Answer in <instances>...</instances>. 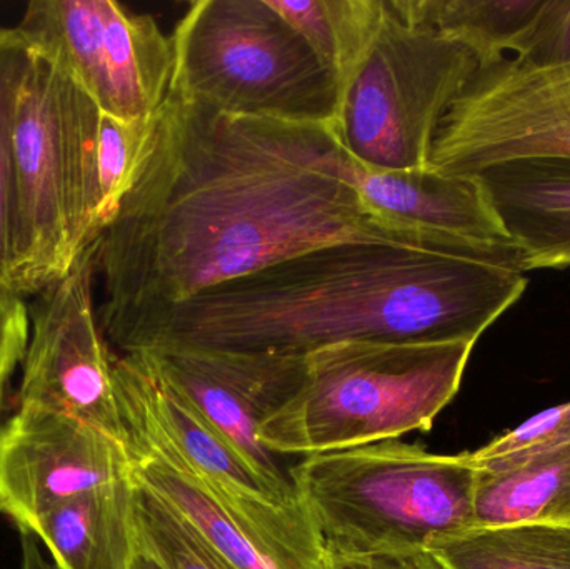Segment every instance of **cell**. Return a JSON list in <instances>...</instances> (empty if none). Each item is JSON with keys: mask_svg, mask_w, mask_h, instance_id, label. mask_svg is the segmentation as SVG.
Masks as SVG:
<instances>
[{"mask_svg": "<svg viewBox=\"0 0 570 569\" xmlns=\"http://www.w3.org/2000/svg\"><path fill=\"white\" fill-rule=\"evenodd\" d=\"M94 246L29 307L17 410L66 414L124 444L114 357L92 303ZM126 447V444H124Z\"/></svg>", "mask_w": 570, "mask_h": 569, "instance_id": "30bf717a", "label": "cell"}, {"mask_svg": "<svg viewBox=\"0 0 570 569\" xmlns=\"http://www.w3.org/2000/svg\"><path fill=\"white\" fill-rule=\"evenodd\" d=\"M130 478L87 491L37 518L27 530L56 569H130L137 558Z\"/></svg>", "mask_w": 570, "mask_h": 569, "instance_id": "e0dca14e", "label": "cell"}, {"mask_svg": "<svg viewBox=\"0 0 570 569\" xmlns=\"http://www.w3.org/2000/svg\"><path fill=\"white\" fill-rule=\"evenodd\" d=\"M332 124L227 116L170 89L149 154L94 244L104 337L137 317L341 243H468L379 219Z\"/></svg>", "mask_w": 570, "mask_h": 569, "instance_id": "6da1fadb", "label": "cell"}, {"mask_svg": "<svg viewBox=\"0 0 570 569\" xmlns=\"http://www.w3.org/2000/svg\"><path fill=\"white\" fill-rule=\"evenodd\" d=\"M139 354L167 386L189 400L264 474L291 480L259 443V424L301 386L305 356L156 350Z\"/></svg>", "mask_w": 570, "mask_h": 569, "instance_id": "7c38bea8", "label": "cell"}, {"mask_svg": "<svg viewBox=\"0 0 570 569\" xmlns=\"http://www.w3.org/2000/svg\"><path fill=\"white\" fill-rule=\"evenodd\" d=\"M570 444V401L541 411L514 430L468 453L475 471H502Z\"/></svg>", "mask_w": 570, "mask_h": 569, "instance_id": "d4e9b609", "label": "cell"}, {"mask_svg": "<svg viewBox=\"0 0 570 569\" xmlns=\"http://www.w3.org/2000/svg\"><path fill=\"white\" fill-rule=\"evenodd\" d=\"M478 177L524 271L570 266V157L509 160Z\"/></svg>", "mask_w": 570, "mask_h": 569, "instance_id": "2e32d148", "label": "cell"}, {"mask_svg": "<svg viewBox=\"0 0 570 569\" xmlns=\"http://www.w3.org/2000/svg\"><path fill=\"white\" fill-rule=\"evenodd\" d=\"M475 70L465 47L385 0L381 27L338 96L335 136L365 169H425L442 119Z\"/></svg>", "mask_w": 570, "mask_h": 569, "instance_id": "52a82bcc", "label": "cell"}, {"mask_svg": "<svg viewBox=\"0 0 570 569\" xmlns=\"http://www.w3.org/2000/svg\"><path fill=\"white\" fill-rule=\"evenodd\" d=\"M127 477L126 447L76 418L17 410L0 423V513L19 531L59 504Z\"/></svg>", "mask_w": 570, "mask_h": 569, "instance_id": "8fae6325", "label": "cell"}, {"mask_svg": "<svg viewBox=\"0 0 570 569\" xmlns=\"http://www.w3.org/2000/svg\"><path fill=\"white\" fill-rule=\"evenodd\" d=\"M535 157H570V63L534 67L514 57L475 70L439 126L429 167L474 177Z\"/></svg>", "mask_w": 570, "mask_h": 569, "instance_id": "9c48e42d", "label": "cell"}, {"mask_svg": "<svg viewBox=\"0 0 570 569\" xmlns=\"http://www.w3.org/2000/svg\"><path fill=\"white\" fill-rule=\"evenodd\" d=\"M29 331V306L23 303V297L0 286V416L6 408L10 380L22 364Z\"/></svg>", "mask_w": 570, "mask_h": 569, "instance_id": "4316f807", "label": "cell"}, {"mask_svg": "<svg viewBox=\"0 0 570 569\" xmlns=\"http://www.w3.org/2000/svg\"><path fill=\"white\" fill-rule=\"evenodd\" d=\"M170 89L227 116L332 124L334 73L269 0H199L173 32Z\"/></svg>", "mask_w": 570, "mask_h": 569, "instance_id": "8992f818", "label": "cell"}, {"mask_svg": "<svg viewBox=\"0 0 570 569\" xmlns=\"http://www.w3.org/2000/svg\"><path fill=\"white\" fill-rule=\"evenodd\" d=\"M570 527V444L502 471H478L474 527Z\"/></svg>", "mask_w": 570, "mask_h": 569, "instance_id": "ac0fdd59", "label": "cell"}, {"mask_svg": "<svg viewBox=\"0 0 570 569\" xmlns=\"http://www.w3.org/2000/svg\"><path fill=\"white\" fill-rule=\"evenodd\" d=\"M114 377V373H112ZM129 478L166 504L234 569H325V548L301 501L239 497L200 474L137 398L114 377Z\"/></svg>", "mask_w": 570, "mask_h": 569, "instance_id": "ba28073f", "label": "cell"}, {"mask_svg": "<svg viewBox=\"0 0 570 569\" xmlns=\"http://www.w3.org/2000/svg\"><path fill=\"white\" fill-rule=\"evenodd\" d=\"M99 120L94 100L33 50L13 133L10 290L20 297L66 277L99 237Z\"/></svg>", "mask_w": 570, "mask_h": 569, "instance_id": "277c9868", "label": "cell"}, {"mask_svg": "<svg viewBox=\"0 0 570 569\" xmlns=\"http://www.w3.org/2000/svg\"><path fill=\"white\" fill-rule=\"evenodd\" d=\"M475 344L354 341L308 353L301 386L259 424V443L311 457L429 431L461 390Z\"/></svg>", "mask_w": 570, "mask_h": 569, "instance_id": "3957f363", "label": "cell"}, {"mask_svg": "<svg viewBox=\"0 0 570 569\" xmlns=\"http://www.w3.org/2000/svg\"><path fill=\"white\" fill-rule=\"evenodd\" d=\"M358 193L379 219L402 229L469 243L512 244L478 176H451L432 167H361Z\"/></svg>", "mask_w": 570, "mask_h": 569, "instance_id": "9a60e30c", "label": "cell"}, {"mask_svg": "<svg viewBox=\"0 0 570 569\" xmlns=\"http://www.w3.org/2000/svg\"><path fill=\"white\" fill-rule=\"evenodd\" d=\"M20 533V569H56L43 557L39 547V540L29 531Z\"/></svg>", "mask_w": 570, "mask_h": 569, "instance_id": "f1b7e54d", "label": "cell"}, {"mask_svg": "<svg viewBox=\"0 0 570 569\" xmlns=\"http://www.w3.org/2000/svg\"><path fill=\"white\" fill-rule=\"evenodd\" d=\"M32 57V46L19 27H0V286L7 290H10L12 269L13 133L17 100Z\"/></svg>", "mask_w": 570, "mask_h": 569, "instance_id": "7402d4cb", "label": "cell"}, {"mask_svg": "<svg viewBox=\"0 0 570 569\" xmlns=\"http://www.w3.org/2000/svg\"><path fill=\"white\" fill-rule=\"evenodd\" d=\"M114 377L137 398L169 443L207 480L239 497L297 503L291 480L264 474L189 400L159 380L139 354L114 357Z\"/></svg>", "mask_w": 570, "mask_h": 569, "instance_id": "5bb4252c", "label": "cell"}, {"mask_svg": "<svg viewBox=\"0 0 570 569\" xmlns=\"http://www.w3.org/2000/svg\"><path fill=\"white\" fill-rule=\"evenodd\" d=\"M409 22L429 27L461 43L478 69L495 66L514 52L544 0H392Z\"/></svg>", "mask_w": 570, "mask_h": 569, "instance_id": "d6986e66", "label": "cell"}, {"mask_svg": "<svg viewBox=\"0 0 570 569\" xmlns=\"http://www.w3.org/2000/svg\"><path fill=\"white\" fill-rule=\"evenodd\" d=\"M269 3L334 73L341 90L371 47L385 10V0H269Z\"/></svg>", "mask_w": 570, "mask_h": 569, "instance_id": "44dd1931", "label": "cell"}, {"mask_svg": "<svg viewBox=\"0 0 570 569\" xmlns=\"http://www.w3.org/2000/svg\"><path fill=\"white\" fill-rule=\"evenodd\" d=\"M325 569H445L425 548L372 555H325Z\"/></svg>", "mask_w": 570, "mask_h": 569, "instance_id": "83f0119b", "label": "cell"}, {"mask_svg": "<svg viewBox=\"0 0 570 569\" xmlns=\"http://www.w3.org/2000/svg\"><path fill=\"white\" fill-rule=\"evenodd\" d=\"M159 112L140 119H119L100 112L97 133L99 236L110 223L153 146Z\"/></svg>", "mask_w": 570, "mask_h": 569, "instance_id": "603a6c76", "label": "cell"}, {"mask_svg": "<svg viewBox=\"0 0 570 569\" xmlns=\"http://www.w3.org/2000/svg\"><path fill=\"white\" fill-rule=\"evenodd\" d=\"M325 555L425 548L474 527L478 471L468 453L399 440L311 454L288 471Z\"/></svg>", "mask_w": 570, "mask_h": 569, "instance_id": "5b68a950", "label": "cell"}, {"mask_svg": "<svg viewBox=\"0 0 570 569\" xmlns=\"http://www.w3.org/2000/svg\"><path fill=\"white\" fill-rule=\"evenodd\" d=\"M445 569H570V527H472L425 547Z\"/></svg>", "mask_w": 570, "mask_h": 569, "instance_id": "ffe728a7", "label": "cell"}, {"mask_svg": "<svg viewBox=\"0 0 570 569\" xmlns=\"http://www.w3.org/2000/svg\"><path fill=\"white\" fill-rule=\"evenodd\" d=\"M130 569H160L153 563V561L146 560V558L137 555L136 560H134L132 567Z\"/></svg>", "mask_w": 570, "mask_h": 569, "instance_id": "f546056e", "label": "cell"}, {"mask_svg": "<svg viewBox=\"0 0 570 569\" xmlns=\"http://www.w3.org/2000/svg\"><path fill=\"white\" fill-rule=\"evenodd\" d=\"M130 483L137 555L160 569H234L150 491Z\"/></svg>", "mask_w": 570, "mask_h": 569, "instance_id": "cb8c5ba5", "label": "cell"}, {"mask_svg": "<svg viewBox=\"0 0 570 569\" xmlns=\"http://www.w3.org/2000/svg\"><path fill=\"white\" fill-rule=\"evenodd\" d=\"M173 76V37L147 13L102 0L73 67V82L100 112L119 119L154 116L169 97Z\"/></svg>", "mask_w": 570, "mask_h": 569, "instance_id": "4fadbf2b", "label": "cell"}, {"mask_svg": "<svg viewBox=\"0 0 570 569\" xmlns=\"http://www.w3.org/2000/svg\"><path fill=\"white\" fill-rule=\"evenodd\" d=\"M514 52L515 59L528 66L570 63V0H544Z\"/></svg>", "mask_w": 570, "mask_h": 569, "instance_id": "484cf974", "label": "cell"}, {"mask_svg": "<svg viewBox=\"0 0 570 569\" xmlns=\"http://www.w3.org/2000/svg\"><path fill=\"white\" fill-rule=\"evenodd\" d=\"M524 273L514 244H332L137 317L106 341L124 354L279 356L354 341L478 343L521 300Z\"/></svg>", "mask_w": 570, "mask_h": 569, "instance_id": "7a4b0ae2", "label": "cell"}]
</instances>
